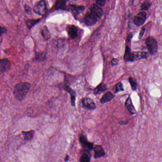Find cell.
Listing matches in <instances>:
<instances>
[{
	"label": "cell",
	"mask_w": 162,
	"mask_h": 162,
	"mask_svg": "<svg viewBox=\"0 0 162 162\" xmlns=\"http://www.w3.org/2000/svg\"><path fill=\"white\" fill-rule=\"evenodd\" d=\"M31 88V84L28 82H22L16 84L13 90V94L17 100L23 101L25 99Z\"/></svg>",
	"instance_id": "obj_1"
},
{
	"label": "cell",
	"mask_w": 162,
	"mask_h": 162,
	"mask_svg": "<svg viewBox=\"0 0 162 162\" xmlns=\"http://www.w3.org/2000/svg\"><path fill=\"white\" fill-rule=\"evenodd\" d=\"M148 56V54L147 52H131L129 47L126 46V47L125 53L124 54V59L126 62H134L140 59H147Z\"/></svg>",
	"instance_id": "obj_2"
},
{
	"label": "cell",
	"mask_w": 162,
	"mask_h": 162,
	"mask_svg": "<svg viewBox=\"0 0 162 162\" xmlns=\"http://www.w3.org/2000/svg\"><path fill=\"white\" fill-rule=\"evenodd\" d=\"M145 43L150 54L154 55L157 53L158 44L156 40L154 39V38L151 37L148 38L145 40Z\"/></svg>",
	"instance_id": "obj_3"
},
{
	"label": "cell",
	"mask_w": 162,
	"mask_h": 162,
	"mask_svg": "<svg viewBox=\"0 0 162 162\" xmlns=\"http://www.w3.org/2000/svg\"><path fill=\"white\" fill-rule=\"evenodd\" d=\"M47 11L46 3L44 0H41L37 2L34 7V11L35 13L39 15H43Z\"/></svg>",
	"instance_id": "obj_4"
},
{
	"label": "cell",
	"mask_w": 162,
	"mask_h": 162,
	"mask_svg": "<svg viewBox=\"0 0 162 162\" xmlns=\"http://www.w3.org/2000/svg\"><path fill=\"white\" fill-rule=\"evenodd\" d=\"M82 108L87 110H94L96 108L95 103L92 99L90 98H85L82 100Z\"/></svg>",
	"instance_id": "obj_5"
},
{
	"label": "cell",
	"mask_w": 162,
	"mask_h": 162,
	"mask_svg": "<svg viewBox=\"0 0 162 162\" xmlns=\"http://www.w3.org/2000/svg\"><path fill=\"white\" fill-rule=\"evenodd\" d=\"M147 19V14L144 12H141L134 17L133 22L135 25L140 26L144 23Z\"/></svg>",
	"instance_id": "obj_6"
},
{
	"label": "cell",
	"mask_w": 162,
	"mask_h": 162,
	"mask_svg": "<svg viewBox=\"0 0 162 162\" xmlns=\"http://www.w3.org/2000/svg\"><path fill=\"white\" fill-rule=\"evenodd\" d=\"M85 22L88 26H94L97 23V17L95 16L91 12H88L85 15Z\"/></svg>",
	"instance_id": "obj_7"
},
{
	"label": "cell",
	"mask_w": 162,
	"mask_h": 162,
	"mask_svg": "<svg viewBox=\"0 0 162 162\" xmlns=\"http://www.w3.org/2000/svg\"><path fill=\"white\" fill-rule=\"evenodd\" d=\"M10 68L11 62L8 59H0V75L8 71Z\"/></svg>",
	"instance_id": "obj_8"
},
{
	"label": "cell",
	"mask_w": 162,
	"mask_h": 162,
	"mask_svg": "<svg viewBox=\"0 0 162 162\" xmlns=\"http://www.w3.org/2000/svg\"><path fill=\"white\" fill-rule=\"evenodd\" d=\"M63 89L65 91L70 94L72 105L73 107H75V101H76V92L67 85H63Z\"/></svg>",
	"instance_id": "obj_9"
},
{
	"label": "cell",
	"mask_w": 162,
	"mask_h": 162,
	"mask_svg": "<svg viewBox=\"0 0 162 162\" xmlns=\"http://www.w3.org/2000/svg\"><path fill=\"white\" fill-rule=\"evenodd\" d=\"M91 12L97 18H101L103 15L104 12L101 8L98 6L97 4H94L91 8Z\"/></svg>",
	"instance_id": "obj_10"
},
{
	"label": "cell",
	"mask_w": 162,
	"mask_h": 162,
	"mask_svg": "<svg viewBox=\"0 0 162 162\" xmlns=\"http://www.w3.org/2000/svg\"><path fill=\"white\" fill-rule=\"evenodd\" d=\"M80 141L81 146L83 148H87L89 150H92L94 148L93 144L88 142L87 138L83 135H82L80 137Z\"/></svg>",
	"instance_id": "obj_11"
},
{
	"label": "cell",
	"mask_w": 162,
	"mask_h": 162,
	"mask_svg": "<svg viewBox=\"0 0 162 162\" xmlns=\"http://www.w3.org/2000/svg\"><path fill=\"white\" fill-rule=\"evenodd\" d=\"M94 158L95 159L99 158L105 156V152L102 147L100 146H96L94 148Z\"/></svg>",
	"instance_id": "obj_12"
},
{
	"label": "cell",
	"mask_w": 162,
	"mask_h": 162,
	"mask_svg": "<svg viewBox=\"0 0 162 162\" xmlns=\"http://www.w3.org/2000/svg\"><path fill=\"white\" fill-rule=\"evenodd\" d=\"M125 105L131 114H136V110L135 109V107L133 104L132 100L131 99L130 97H128V99H126Z\"/></svg>",
	"instance_id": "obj_13"
},
{
	"label": "cell",
	"mask_w": 162,
	"mask_h": 162,
	"mask_svg": "<svg viewBox=\"0 0 162 162\" xmlns=\"http://www.w3.org/2000/svg\"><path fill=\"white\" fill-rule=\"evenodd\" d=\"M114 97V95H113L112 92H107L106 94H105L104 95V96H103L102 98L101 99V100H100V102L102 104L106 103L107 102L111 101Z\"/></svg>",
	"instance_id": "obj_14"
},
{
	"label": "cell",
	"mask_w": 162,
	"mask_h": 162,
	"mask_svg": "<svg viewBox=\"0 0 162 162\" xmlns=\"http://www.w3.org/2000/svg\"><path fill=\"white\" fill-rule=\"evenodd\" d=\"M68 33L70 38L72 39H75L77 37V28L74 25L70 26L68 31Z\"/></svg>",
	"instance_id": "obj_15"
},
{
	"label": "cell",
	"mask_w": 162,
	"mask_h": 162,
	"mask_svg": "<svg viewBox=\"0 0 162 162\" xmlns=\"http://www.w3.org/2000/svg\"><path fill=\"white\" fill-rule=\"evenodd\" d=\"M67 0H57L55 4V8L58 9L65 10L66 9Z\"/></svg>",
	"instance_id": "obj_16"
},
{
	"label": "cell",
	"mask_w": 162,
	"mask_h": 162,
	"mask_svg": "<svg viewBox=\"0 0 162 162\" xmlns=\"http://www.w3.org/2000/svg\"><path fill=\"white\" fill-rule=\"evenodd\" d=\"M69 6L72 8V11L75 14H79L82 12L85 9V7L82 6H77L74 5H70Z\"/></svg>",
	"instance_id": "obj_17"
},
{
	"label": "cell",
	"mask_w": 162,
	"mask_h": 162,
	"mask_svg": "<svg viewBox=\"0 0 162 162\" xmlns=\"http://www.w3.org/2000/svg\"><path fill=\"white\" fill-rule=\"evenodd\" d=\"M107 89V86L106 84L101 83L98 85V86L94 89L95 94H101L103 92H105Z\"/></svg>",
	"instance_id": "obj_18"
},
{
	"label": "cell",
	"mask_w": 162,
	"mask_h": 162,
	"mask_svg": "<svg viewBox=\"0 0 162 162\" xmlns=\"http://www.w3.org/2000/svg\"><path fill=\"white\" fill-rule=\"evenodd\" d=\"M41 19H37V20H31V19H28L26 21V24L27 27L29 29H31L33 26L38 23L39 21H41Z\"/></svg>",
	"instance_id": "obj_19"
},
{
	"label": "cell",
	"mask_w": 162,
	"mask_h": 162,
	"mask_svg": "<svg viewBox=\"0 0 162 162\" xmlns=\"http://www.w3.org/2000/svg\"><path fill=\"white\" fill-rule=\"evenodd\" d=\"M41 33L43 38L47 40L50 38V33L47 26H44L42 28Z\"/></svg>",
	"instance_id": "obj_20"
},
{
	"label": "cell",
	"mask_w": 162,
	"mask_h": 162,
	"mask_svg": "<svg viewBox=\"0 0 162 162\" xmlns=\"http://www.w3.org/2000/svg\"><path fill=\"white\" fill-rule=\"evenodd\" d=\"M91 155L89 152L86 151L85 153L81 155L80 159V162H90Z\"/></svg>",
	"instance_id": "obj_21"
},
{
	"label": "cell",
	"mask_w": 162,
	"mask_h": 162,
	"mask_svg": "<svg viewBox=\"0 0 162 162\" xmlns=\"http://www.w3.org/2000/svg\"><path fill=\"white\" fill-rule=\"evenodd\" d=\"M23 134H24V139L26 140L31 139L34 136V131L31 130L28 132H23Z\"/></svg>",
	"instance_id": "obj_22"
},
{
	"label": "cell",
	"mask_w": 162,
	"mask_h": 162,
	"mask_svg": "<svg viewBox=\"0 0 162 162\" xmlns=\"http://www.w3.org/2000/svg\"><path fill=\"white\" fill-rule=\"evenodd\" d=\"M129 83H130L133 91H136V90L137 89V83L136 82V81L132 77H130L129 78Z\"/></svg>",
	"instance_id": "obj_23"
},
{
	"label": "cell",
	"mask_w": 162,
	"mask_h": 162,
	"mask_svg": "<svg viewBox=\"0 0 162 162\" xmlns=\"http://www.w3.org/2000/svg\"><path fill=\"white\" fill-rule=\"evenodd\" d=\"M151 6V4L149 1H145L141 5L140 9L142 11L148 10Z\"/></svg>",
	"instance_id": "obj_24"
},
{
	"label": "cell",
	"mask_w": 162,
	"mask_h": 162,
	"mask_svg": "<svg viewBox=\"0 0 162 162\" xmlns=\"http://www.w3.org/2000/svg\"><path fill=\"white\" fill-rule=\"evenodd\" d=\"M35 60L38 61H44L45 60L46 58V54L44 53H38L36 54V57H35Z\"/></svg>",
	"instance_id": "obj_25"
},
{
	"label": "cell",
	"mask_w": 162,
	"mask_h": 162,
	"mask_svg": "<svg viewBox=\"0 0 162 162\" xmlns=\"http://www.w3.org/2000/svg\"><path fill=\"white\" fill-rule=\"evenodd\" d=\"M123 84L121 82L117 83L116 85V91L115 93H117L119 91H124Z\"/></svg>",
	"instance_id": "obj_26"
},
{
	"label": "cell",
	"mask_w": 162,
	"mask_h": 162,
	"mask_svg": "<svg viewBox=\"0 0 162 162\" xmlns=\"http://www.w3.org/2000/svg\"><path fill=\"white\" fill-rule=\"evenodd\" d=\"M96 3L100 6H104L106 3V0H96Z\"/></svg>",
	"instance_id": "obj_27"
},
{
	"label": "cell",
	"mask_w": 162,
	"mask_h": 162,
	"mask_svg": "<svg viewBox=\"0 0 162 162\" xmlns=\"http://www.w3.org/2000/svg\"><path fill=\"white\" fill-rule=\"evenodd\" d=\"M145 28H142V30L140 32L139 35V39H141L143 38V36L144 35V32H145Z\"/></svg>",
	"instance_id": "obj_28"
},
{
	"label": "cell",
	"mask_w": 162,
	"mask_h": 162,
	"mask_svg": "<svg viewBox=\"0 0 162 162\" xmlns=\"http://www.w3.org/2000/svg\"><path fill=\"white\" fill-rule=\"evenodd\" d=\"M24 9H25V11L28 14L31 13V9L30 6H28L27 5H25L24 6Z\"/></svg>",
	"instance_id": "obj_29"
},
{
	"label": "cell",
	"mask_w": 162,
	"mask_h": 162,
	"mask_svg": "<svg viewBox=\"0 0 162 162\" xmlns=\"http://www.w3.org/2000/svg\"><path fill=\"white\" fill-rule=\"evenodd\" d=\"M6 32H7V30L6 28L0 26V37H1V36Z\"/></svg>",
	"instance_id": "obj_30"
},
{
	"label": "cell",
	"mask_w": 162,
	"mask_h": 162,
	"mask_svg": "<svg viewBox=\"0 0 162 162\" xmlns=\"http://www.w3.org/2000/svg\"><path fill=\"white\" fill-rule=\"evenodd\" d=\"M118 63V59H116V58H113V59H112V60L111 61V65H117Z\"/></svg>",
	"instance_id": "obj_31"
},
{
	"label": "cell",
	"mask_w": 162,
	"mask_h": 162,
	"mask_svg": "<svg viewBox=\"0 0 162 162\" xmlns=\"http://www.w3.org/2000/svg\"><path fill=\"white\" fill-rule=\"evenodd\" d=\"M132 35L131 34H129L128 35V41L131 42V39H132Z\"/></svg>",
	"instance_id": "obj_32"
},
{
	"label": "cell",
	"mask_w": 162,
	"mask_h": 162,
	"mask_svg": "<svg viewBox=\"0 0 162 162\" xmlns=\"http://www.w3.org/2000/svg\"><path fill=\"white\" fill-rule=\"evenodd\" d=\"M134 1H135V0H130V1L129 2V5H131L132 4Z\"/></svg>",
	"instance_id": "obj_33"
},
{
	"label": "cell",
	"mask_w": 162,
	"mask_h": 162,
	"mask_svg": "<svg viewBox=\"0 0 162 162\" xmlns=\"http://www.w3.org/2000/svg\"><path fill=\"white\" fill-rule=\"evenodd\" d=\"M69 156H68V155H66L65 158V162H67V161H69Z\"/></svg>",
	"instance_id": "obj_34"
}]
</instances>
